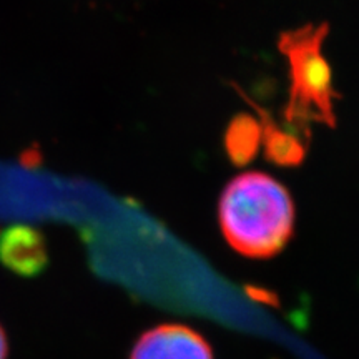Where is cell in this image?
I'll use <instances>...</instances> for the list:
<instances>
[{
    "mask_svg": "<svg viewBox=\"0 0 359 359\" xmlns=\"http://www.w3.org/2000/svg\"><path fill=\"white\" fill-rule=\"evenodd\" d=\"M0 262L20 276H37L48 264L42 233L27 224H15L0 235Z\"/></svg>",
    "mask_w": 359,
    "mask_h": 359,
    "instance_id": "277c9868",
    "label": "cell"
},
{
    "mask_svg": "<svg viewBox=\"0 0 359 359\" xmlns=\"http://www.w3.org/2000/svg\"><path fill=\"white\" fill-rule=\"evenodd\" d=\"M130 359H215L203 334L180 323L156 325L135 341Z\"/></svg>",
    "mask_w": 359,
    "mask_h": 359,
    "instance_id": "3957f363",
    "label": "cell"
},
{
    "mask_svg": "<svg viewBox=\"0 0 359 359\" xmlns=\"http://www.w3.org/2000/svg\"><path fill=\"white\" fill-rule=\"evenodd\" d=\"M218 222L226 243L246 258L275 257L294 231V203L275 178L259 172L243 173L224 188Z\"/></svg>",
    "mask_w": 359,
    "mask_h": 359,
    "instance_id": "6da1fadb",
    "label": "cell"
},
{
    "mask_svg": "<svg viewBox=\"0 0 359 359\" xmlns=\"http://www.w3.org/2000/svg\"><path fill=\"white\" fill-rule=\"evenodd\" d=\"M262 145V125L250 115H238L231 120L224 135L226 154L235 165H246Z\"/></svg>",
    "mask_w": 359,
    "mask_h": 359,
    "instance_id": "8992f818",
    "label": "cell"
},
{
    "mask_svg": "<svg viewBox=\"0 0 359 359\" xmlns=\"http://www.w3.org/2000/svg\"><path fill=\"white\" fill-rule=\"evenodd\" d=\"M7 338L4 334V330L0 327V359H6L7 358Z\"/></svg>",
    "mask_w": 359,
    "mask_h": 359,
    "instance_id": "52a82bcc",
    "label": "cell"
},
{
    "mask_svg": "<svg viewBox=\"0 0 359 359\" xmlns=\"http://www.w3.org/2000/svg\"><path fill=\"white\" fill-rule=\"evenodd\" d=\"M248 102L255 107L262 118L259 125H262V142L264 151H266V158L280 167H298L299 163H303L304 156H306V148H304L306 145L299 140L298 135L280 128V125L273 120V116L266 110H263L255 102Z\"/></svg>",
    "mask_w": 359,
    "mask_h": 359,
    "instance_id": "5b68a950",
    "label": "cell"
},
{
    "mask_svg": "<svg viewBox=\"0 0 359 359\" xmlns=\"http://www.w3.org/2000/svg\"><path fill=\"white\" fill-rule=\"evenodd\" d=\"M327 24L304 25L280 35L278 47L290 64V100L285 118L296 133L309 135V125H336L334 102L338 92L333 85V72L323 55L327 37Z\"/></svg>",
    "mask_w": 359,
    "mask_h": 359,
    "instance_id": "7a4b0ae2",
    "label": "cell"
}]
</instances>
